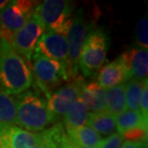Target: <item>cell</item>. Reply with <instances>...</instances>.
I'll use <instances>...</instances> for the list:
<instances>
[{
    "instance_id": "1",
    "label": "cell",
    "mask_w": 148,
    "mask_h": 148,
    "mask_svg": "<svg viewBox=\"0 0 148 148\" xmlns=\"http://www.w3.org/2000/svg\"><path fill=\"white\" fill-rule=\"evenodd\" d=\"M31 64L13 49L10 42L0 38V88L8 95H18L33 85Z\"/></svg>"
},
{
    "instance_id": "2",
    "label": "cell",
    "mask_w": 148,
    "mask_h": 148,
    "mask_svg": "<svg viewBox=\"0 0 148 148\" xmlns=\"http://www.w3.org/2000/svg\"><path fill=\"white\" fill-rule=\"evenodd\" d=\"M16 106V124L26 131H42L56 122L47 107L46 100L37 90H27L14 97Z\"/></svg>"
},
{
    "instance_id": "3",
    "label": "cell",
    "mask_w": 148,
    "mask_h": 148,
    "mask_svg": "<svg viewBox=\"0 0 148 148\" xmlns=\"http://www.w3.org/2000/svg\"><path fill=\"white\" fill-rule=\"evenodd\" d=\"M31 69L35 77V85L46 98L55 90L69 80L67 66L58 61L52 60L35 52L32 58Z\"/></svg>"
},
{
    "instance_id": "4",
    "label": "cell",
    "mask_w": 148,
    "mask_h": 148,
    "mask_svg": "<svg viewBox=\"0 0 148 148\" xmlns=\"http://www.w3.org/2000/svg\"><path fill=\"white\" fill-rule=\"evenodd\" d=\"M111 38L108 31L95 27L88 34L80 53L78 69L83 76L88 77L102 67L107 60Z\"/></svg>"
},
{
    "instance_id": "5",
    "label": "cell",
    "mask_w": 148,
    "mask_h": 148,
    "mask_svg": "<svg viewBox=\"0 0 148 148\" xmlns=\"http://www.w3.org/2000/svg\"><path fill=\"white\" fill-rule=\"evenodd\" d=\"M74 3L67 0H45L38 4L34 13L47 32H55L66 37L72 23Z\"/></svg>"
},
{
    "instance_id": "6",
    "label": "cell",
    "mask_w": 148,
    "mask_h": 148,
    "mask_svg": "<svg viewBox=\"0 0 148 148\" xmlns=\"http://www.w3.org/2000/svg\"><path fill=\"white\" fill-rule=\"evenodd\" d=\"M94 27V23L88 19L85 10L79 9L72 17V23L66 36L69 57H67V72L69 79L78 75V63L80 53L86 40Z\"/></svg>"
},
{
    "instance_id": "7",
    "label": "cell",
    "mask_w": 148,
    "mask_h": 148,
    "mask_svg": "<svg viewBox=\"0 0 148 148\" xmlns=\"http://www.w3.org/2000/svg\"><path fill=\"white\" fill-rule=\"evenodd\" d=\"M45 31V27L33 12L25 24L11 37L9 42L17 54L31 64L37 44Z\"/></svg>"
},
{
    "instance_id": "8",
    "label": "cell",
    "mask_w": 148,
    "mask_h": 148,
    "mask_svg": "<svg viewBox=\"0 0 148 148\" xmlns=\"http://www.w3.org/2000/svg\"><path fill=\"white\" fill-rule=\"evenodd\" d=\"M38 4V2L31 0L9 1L0 11L1 38L10 40L11 37L25 24Z\"/></svg>"
},
{
    "instance_id": "9",
    "label": "cell",
    "mask_w": 148,
    "mask_h": 148,
    "mask_svg": "<svg viewBox=\"0 0 148 148\" xmlns=\"http://www.w3.org/2000/svg\"><path fill=\"white\" fill-rule=\"evenodd\" d=\"M84 85L83 77L77 75L69 79L66 85L61 86L47 97V107L56 121L60 117L64 116L70 106L79 98Z\"/></svg>"
},
{
    "instance_id": "10",
    "label": "cell",
    "mask_w": 148,
    "mask_h": 148,
    "mask_svg": "<svg viewBox=\"0 0 148 148\" xmlns=\"http://www.w3.org/2000/svg\"><path fill=\"white\" fill-rule=\"evenodd\" d=\"M41 138V133H32L16 125H0V148H31Z\"/></svg>"
},
{
    "instance_id": "11",
    "label": "cell",
    "mask_w": 148,
    "mask_h": 148,
    "mask_svg": "<svg viewBox=\"0 0 148 148\" xmlns=\"http://www.w3.org/2000/svg\"><path fill=\"white\" fill-rule=\"evenodd\" d=\"M35 52L60 62L67 66L69 48L66 38L63 35L55 32L44 33L38 40Z\"/></svg>"
},
{
    "instance_id": "12",
    "label": "cell",
    "mask_w": 148,
    "mask_h": 148,
    "mask_svg": "<svg viewBox=\"0 0 148 148\" xmlns=\"http://www.w3.org/2000/svg\"><path fill=\"white\" fill-rule=\"evenodd\" d=\"M123 64L127 73V81L129 80H143L148 74V51L147 49L134 47L126 50L122 55Z\"/></svg>"
},
{
    "instance_id": "13",
    "label": "cell",
    "mask_w": 148,
    "mask_h": 148,
    "mask_svg": "<svg viewBox=\"0 0 148 148\" xmlns=\"http://www.w3.org/2000/svg\"><path fill=\"white\" fill-rule=\"evenodd\" d=\"M97 79V83L103 88H111L127 81L126 69L120 56L114 61L102 66L99 70Z\"/></svg>"
},
{
    "instance_id": "14",
    "label": "cell",
    "mask_w": 148,
    "mask_h": 148,
    "mask_svg": "<svg viewBox=\"0 0 148 148\" xmlns=\"http://www.w3.org/2000/svg\"><path fill=\"white\" fill-rule=\"evenodd\" d=\"M79 98L91 112L106 111L105 90L97 82H90L83 86Z\"/></svg>"
},
{
    "instance_id": "15",
    "label": "cell",
    "mask_w": 148,
    "mask_h": 148,
    "mask_svg": "<svg viewBox=\"0 0 148 148\" xmlns=\"http://www.w3.org/2000/svg\"><path fill=\"white\" fill-rule=\"evenodd\" d=\"M106 112L116 116L126 111L125 83L105 90Z\"/></svg>"
},
{
    "instance_id": "16",
    "label": "cell",
    "mask_w": 148,
    "mask_h": 148,
    "mask_svg": "<svg viewBox=\"0 0 148 148\" xmlns=\"http://www.w3.org/2000/svg\"><path fill=\"white\" fill-rule=\"evenodd\" d=\"M87 124L97 134L110 136L115 133V116L106 111L99 112H90Z\"/></svg>"
},
{
    "instance_id": "17",
    "label": "cell",
    "mask_w": 148,
    "mask_h": 148,
    "mask_svg": "<svg viewBox=\"0 0 148 148\" xmlns=\"http://www.w3.org/2000/svg\"><path fill=\"white\" fill-rule=\"evenodd\" d=\"M88 111L82 100L78 98L70 106L64 116V124L66 131L85 126L88 122Z\"/></svg>"
},
{
    "instance_id": "18",
    "label": "cell",
    "mask_w": 148,
    "mask_h": 148,
    "mask_svg": "<svg viewBox=\"0 0 148 148\" xmlns=\"http://www.w3.org/2000/svg\"><path fill=\"white\" fill-rule=\"evenodd\" d=\"M67 136L79 145L91 148H99L103 138L101 136L88 126H82L79 128L66 131Z\"/></svg>"
},
{
    "instance_id": "19",
    "label": "cell",
    "mask_w": 148,
    "mask_h": 148,
    "mask_svg": "<svg viewBox=\"0 0 148 148\" xmlns=\"http://www.w3.org/2000/svg\"><path fill=\"white\" fill-rule=\"evenodd\" d=\"M148 119L144 118L140 111H125L115 116V126L117 133L122 135L124 132L136 127L147 129Z\"/></svg>"
},
{
    "instance_id": "20",
    "label": "cell",
    "mask_w": 148,
    "mask_h": 148,
    "mask_svg": "<svg viewBox=\"0 0 148 148\" xmlns=\"http://www.w3.org/2000/svg\"><path fill=\"white\" fill-rule=\"evenodd\" d=\"M146 82L147 78L143 80L133 79L125 83L126 109L128 108L129 111H138L141 92Z\"/></svg>"
},
{
    "instance_id": "21",
    "label": "cell",
    "mask_w": 148,
    "mask_h": 148,
    "mask_svg": "<svg viewBox=\"0 0 148 148\" xmlns=\"http://www.w3.org/2000/svg\"><path fill=\"white\" fill-rule=\"evenodd\" d=\"M16 118V100L0 88V125H14Z\"/></svg>"
},
{
    "instance_id": "22",
    "label": "cell",
    "mask_w": 148,
    "mask_h": 148,
    "mask_svg": "<svg viewBox=\"0 0 148 148\" xmlns=\"http://www.w3.org/2000/svg\"><path fill=\"white\" fill-rule=\"evenodd\" d=\"M136 41L140 48L147 49L148 47V20L143 17L138 23L136 29Z\"/></svg>"
},
{
    "instance_id": "23",
    "label": "cell",
    "mask_w": 148,
    "mask_h": 148,
    "mask_svg": "<svg viewBox=\"0 0 148 148\" xmlns=\"http://www.w3.org/2000/svg\"><path fill=\"white\" fill-rule=\"evenodd\" d=\"M121 136L126 141H147V129L136 127L124 132Z\"/></svg>"
},
{
    "instance_id": "24",
    "label": "cell",
    "mask_w": 148,
    "mask_h": 148,
    "mask_svg": "<svg viewBox=\"0 0 148 148\" xmlns=\"http://www.w3.org/2000/svg\"><path fill=\"white\" fill-rule=\"evenodd\" d=\"M123 143L122 136L118 133H114L104 140H102L99 148H120Z\"/></svg>"
},
{
    "instance_id": "25",
    "label": "cell",
    "mask_w": 148,
    "mask_h": 148,
    "mask_svg": "<svg viewBox=\"0 0 148 148\" xmlns=\"http://www.w3.org/2000/svg\"><path fill=\"white\" fill-rule=\"evenodd\" d=\"M140 112L141 115L148 119V82L144 84L143 90L141 92L140 100Z\"/></svg>"
},
{
    "instance_id": "26",
    "label": "cell",
    "mask_w": 148,
    "mask_h": 148,
    "mask_svg": "<svg viewBox=\"0 0 148 148\" xmlns=\"http://www.w3.org/2000/svg\"><path fill=\"white\" fill-rule=\"evenodd\" d=\"M41 134H42L41 140L38 144H36V145L31 148H58V145L53 140V138L50 137L47 129L44 130L43 132H41Z\"/></svg>"
},
{
    "instance_id": "27",
    "label": "cell",
    "mask_w": 148,
    "mask_h": 148,
    "mask_svg": "<svg viewBox=\"0 0 148 148\" xmlns=\"http://www.w3.org/2000/svg\"><path fill=\"white\" fill-rule=\"evenodd\" d=\"M58 148H91V147H86L83 145H79L76 143L70 138L69 136H67L66 133L62 136L60 140L58 143Z\"/></svg>"
},
{
    "instance_id": "28",
    "label": "cell",
    "mask_w": 148,
    "mask_h": 148,
    "mask_svg": "<svg viewBox=\"0 0 148 148\" xmlns=\"http://www.w3.org/2000/svg\"><path fill=\"white\" fill-rule=\"evenodd\" d=\"M120 148H147V141H125Z\"/></svg>"
},
{
    "instance_id": "29",
    "label": "cell",
    "mask_w": 148,
    "mask_h": 148,
    "mask_svg": "<svg viewBox=\"0 0 148 148\" xmlns=\"http://www.w3.org/2000/svg\"><path fill=\"white\" fill-rule=\"evenodd\" d=\"M8 2H9L8 0H0V11H1L2 9L8 4Z\"/></svg>"
},
{
    "instance_id": "30",
    "label": "cell",
    "mask_w": 148,
    "mask_h": 148,
    "mask_svg": "<svg viewBox=\"0 0 148 148\" xmlns=\"http://www.w3.org/2000/svg\"><path fill=\"white\" fill-rule=\"evenodd\" d=\"M0 38H1V30H0Z\"/></svg>"
}]
</instances>
